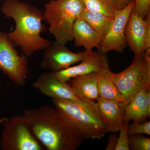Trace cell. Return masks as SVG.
<instances>
[{
  "label": "cell",
  "instance_id": "cell-2",
  "mask_svg": "<svg viewBox=\"0 0 150 150\" xmlns=\"http://www.w3.org/2000/svg\"><path fill=\"white\" fill-rule=\"evenodd\" d=\"M1 9L6 18L13 20L15 28L8 35L25 56L44 50L52 43L41 36L46 27L43 12L39 9L19 0H6Z\"/></svg>",
  "mask_w": 150,
  "mask_h": 150
},
{
  "label": "cell",
  "instance_id": "cell-20",
  "mask_svg": "<svg viewBox=\"0 0 150 150\" xmlns=\"http://www.w3.org/2000/svg\"><path fill=\"white\" fill-rule=\"evenodd\" d=\"M129 149L131 150H150V139L141 134L129 136Z\"/></svg>",
  "mask_w": 150,
  "mask_h": 150
},
{
  "label": "cell",
  "instance_id": "cell-23",
  "mask_svg": "<svg viewBox=\"0 0 150 150\" xmlns=\"http://www.w3.org/2000/svg\"><path fill=\"white\" fill-rule=\"evenodd\" d=\"M134 9L142 18L150 14V0H134Z\"/></svg>",
  "mask_w": 150,
  "mask_h": 150
},
{
  "label": "cell",
  "instance_id": "cell-17",
  "mask_svg": "<svg viewBox=\"0 0 150 150\" xmlns=\"http://www.w3.org/2000/svg\"><path fill=\"white\" fill-rule=\"evenodd\" d=\"M111 72L110 68L98 72V96L99 97L105 99L118 101L121 104L123 102V98L112 81Z\"/></svg>",
  "mask_w": 150,
  "mask_h": 150
},
{
  "label": "cell",
  "instance_id": "cell-1",
  "mask_svg": "<svg viewBox=\"0 0 150 150\" xmlns=\"http://www.w3.org/2000/svg\"><path fill=\"white\" fill-rule=\"evenodd\" d=\"M30 131L48 150H76L84 139L54 107L43 105L28 108L22 114Z\"/></svg>",
  "mask_w": 150,
  "mask_h": 150
},
{
  "label": "cell",
  "instance_id": "cell-19",
  "mask_svg": "<svg viewBox=\"0 0 150 150\" xmlns=\"http://www.w3.org/2000/svg\"><path fill=\"white\" fill-rule=\"evenodd\" d=\"M84 8L90 11L99 12L114 17L121 9L114 0H82Z\"/></svg>",
  "mask_w": 150,
  "mask_h": 150
},
{
  "label": "cell",
  "instance_id": "cell-16",
  "mask_svg": "<svg viewBox=\"0 0 150 150\" xmlns=\"http://www.w3.org/2000/svg\"><path fill=\"white\" fill-rule=\"evenodd\" d=\"M74 93L80 99L96 101L99 97L98 89V72L77 76L69 81Z\"/></svg>",
  "mask_w": 150,
  "mask_h": 150
},
{
  "label": "cell",
  "instance_id": "cell-18",
  "mask_svg": "<svg viewBox=\"0 0 150 150\" xmlns=\"http://www.w3.org/2000/svg\"><path fill=\"white\" fill-rule=\"evenodd\" d=\"M79 16L90 25L98 33L102 39L108 31L114 18L100 13L90 11L85 8Z\"/></svg>",
  "mask_w": 150,
  "mask_h": 150
},
{
  "label": "cell",
  "instance_id": "cell-13",
  "mask_svg": "<svg viewBox=\"0 0 150 150\" xmlns=\"http://www.w3.org/2000/svg\"><path fill=\"white\" fill-rule=\"evenodd\" d=\"M150 116V87L142 89L125 107L123 122L143 123Z\"/></svg>",
  "mask_w": 150,
  "mask_h": 150
},
{
  "label": "cell",
  "instance_id": "cell-27",
  "mask_svg": "<svg viewBox=\"0 0 150 150\" xmlns=\"http://www.w3.org/2000/svg\"><path fill=\"white\" fill-rule=\"evenodd\" d=\"M42 1H50V0H42Z\"/></svg>",
  "mask_w": 150,
  "mask_h": 150
},
{
  "label": "cell",
  "instance_id": "cell-21",
  "mask_svg": "<svg viewBox=\"0 0 150 150\" xmlns=\"http://www.w3.org/2000/svg\"><path fill=\"white\" fill-rule=\"evenodd\" d=\"M128 134L129 136L142 134L150 135V121H147L143 123L133 121V123L128 125Z\"/></svg>",
  "mask_w": 150,
  "mask_h": 150
},
{
  "label": "cell",
  "instance_id": "cell-15",
  "mask_svg": "<svg viewBox=\"0 0 150 150\" xmlns=\"http://www.w3.org/2000/svg\"><path fill=\"white\" fill-rule=\"evenodd\" d=\"M96 101L108 132L118 133L124 123L123 113L119 103L100 97H98Z\"/></svg>",
  "mask_w": 150,
  "mask_h": 150
},
{
  "label": "cell",
  "instance_id": "cell-12",
  "mask_svg": "<svg viewBox=\"0 0 150 150\" xmlns=\"http://www.w3.org/2000/svg\"><path fill=\"white\" fill-rule=\"evenodd\" d=\"M146 21L133 9L126 29L127 45L134 54L145 53L146 49Z\"/></svg>",
  "mask_w": 150,
  "mask_h": 150
},
{
  "label": "cell",
  "instance_id": "cell-7",
  "mask_svg": "<svg viewBox=\"0 0 150 150\" xmlns=\"http://www.w3.org/2000/svg\"><path fill=\"white\" fill-rule=\"evenodd\" d=\"M15 46L8 33L0 32V70L16 85L24 86L30 74L28 57Z\"/></svg>",
  "mask_w": 150,
  "mask_h": 150
},
{
  "label": "cell",
  "instance_id": "cell-10",
  "mask_svg": "<svg viewBox=\"0 0 150 150\" xmlns=\"http://www.w3.org/2000/svg\"><path fill=\"white\" fill-rule=\"evenodd\" d=\"M109 68L106 54L92 51H84V56L78 65L55 73L56 76L61 81L68 83L72 78Z\"/></svg>",
  "mask_w": 150,
  "mask_h": 150
},
{
  "label": "cell",
  "instance_id": "cell-11",
  "mask_svg": "<svg viewBox=\"0 0 150 150\" xmlns=\"http://www.w3.org/2000/svg\"><path fill=\"white\" fill-rule=\"evenodd\" d=\"M33 88L52 99H64L81 103L82 100L76 96L69 84L59 80L55 73H43L33 83Z\"/></svg>",
  "mask_w": 150,
  "mask_h": 150
},
{
  "label": "cell",
  "instance_id": "cell-5",
  "mask_svg": "<svg viewBox=\"0 0 150 150\" xmlns=\"http://www.w3.org/2000/svg\"><path fill=\"white\" fill-rule=\"evenodd\" d=\"M111 78L123 98L120 104L123 113L125 106L142 89L150 87V54H134L132 64L121 72H111Z\"/></svg>",
  "mask_w": 150,
  "mask_h": 150
},
{
  "label": "cell",
  "instance_id": "cell-28",
  "mask_svg": "<svg viewBox=\"0 0 150 150\" xmlns=\"http://www.w3.org/2000/svg\"><path fill=\"white\" fill-rule=\"evenodd\" d=\"M1 1V0H0V1Z\"/></svg>",
  "mask_w": 150,
  "mask_h": 150
},
{
  "label": "cell",
  "instance_id": "cell-26",
  "mask_svg": "<svg viewBox=\"0 0 150 150\" xmlns=\"http://www.w3.org/2000/svg\"><path fill=\"white\" fill-rule=\"evenodd\" d=\"M1 108H0V115H1ZM7 118L8 117H3V118H0V124L4 123L7 119Z\"/></svg>",
  "mask_w": 150,
  "mask_h": 150
},
{
  "label": "cell",
  "instance_id": "cell-4",
  "mask_svg": "<svg viewBox=\"0 0 150 150\" xmlns=\"http://www.w3.org/2000/svg\"><path fill=\"white\" fill-rule=\"evenodd\" d=\"M84 8L82 0H50L44 6L45 21L49 25L48 30L61 45L74 40V23Z\"/></svg>",
  "mask_w": 150,
  "mask_h": 150
},
{
  "label": "cell",
  "instance_id": "cell-8",
  "mask_svg": "<svg viewBox=\"0 0 150 150\" xmlns=\"http://www.w3.org/2000/svg\"><path fill=\"white\" fill-rule=\"evenodd\" d=\"M135 6L134 1L118 11L113 18L108 31L101 40L98 52L106 54L111 51L123 53L127 46L125 29Z\"/></svg>",
  "mask_w": 150,
  "mask_h": 150
},
{
  "label": "cell",
  "instance_id": "cell-25",
  "mask_svg": "<svg viewBox=\"0 0 150 150\" xmlns=\"http://www.w3.org/2000/svg\"><path fill=\"white\" fill-rule=\"evenodd\" d=\"M121 9L124 8L134 0H114Z\"/></svg>",
  "mask_w": 150,
  "mask_h": 150
},
{
  "label": "cell",
  "instance_id": "cell-14",
  "mask_svg": "<svg viewBox=\"0 0 150 150\" xmlns=\"http://www.w3.org/2000/svg\"><path fill=\"white\" fill-rule=\"evenodd\" d=\"M74 46L83 47L86 51L99 50L102 38L91 25L79 16L74 23L72 29Z\"/></svg>",
  "mask_w": 150,
  "mask_h": 150
},
{
  "label": "cell",
  "instance_id": "cell-24",
  "mask_svg": "<svg viewBox=\"0 0 150 150\" xmlns=\"http://www.w3.org/2000/svg\"><path fill=\"white\" fill-rule=\"evenodd\" d=\"M118 138L116 133H113L112 135H110L108 138V143L105 150H115Z\"/></svg>",
  "mask_w": 150,
  "mask_h": 150
},
{
  "label": "cell",
  "instance_id": "cell-3",
  "mask_svg": "<svg viewBox=\"0 0 150 150\" xmlns=\"http://www.w3.org/2000/svg\"><path fill=\"white\" fill-rule=\"evenodd\" d=\"M81 100V103L64 99H52V101L54 107L84 139H101L108 131L96 101Z\"/></svg>",
  "mask_w": 150,
  "mask_h": 150
},
{
  "label": "cell",
  "instance_id": "cell-9",
  "mask_svg": "<svg viewBox=\"0 0 150 150\" xmlns=\"http://www.w3.org/2000/svg\"><path fill=\"white\" fill-rule=\"evenodd\" d=\"M40 62V67L48 71L56 73L63 71L80 62L84 56V51L75 53L65 45L54 41L44 50Z\"/></svg>",
  "mask_w": 150,
  "mask_h": 150
},
{
  "label": "cell",
  "instance_id": "cell-22",
  "mask_svg": "<svg viewBox=\"0 0 150 150\" xmlns=\"http://www.w3.org/2000/svg\"><path fill=\"white\" fill-rule=\"evenodd\" d=\"M129 123L124 122L119 132L117 144L115 150H130L129 146V135L128 134V127Z\"/></svg>",
  "mask_w": 150,
  "mask_h": 150
},
{
  "label": "cell",
  "instance_id": "cell-6",
  "mask_svg": "<svg viewBox=\"0 0 150 150\" xmlns=\"http://www.w3.org/2000/svg\"><path fill=\"white\" fill-rule=\"evenodd\" d=\"M0 138L2 150H42L43 146L29 129L23 115L8 117Z\"/></svg>",
  "mask_w": 150,
  "mask_h": 150
}]
</instances>
